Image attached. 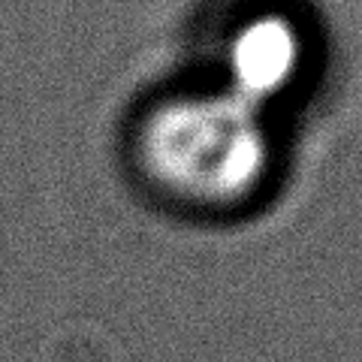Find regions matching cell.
<instances>
[{"label":"cell","instance_id":"obj_1","mask_svg":"<svg viewBox=\"0 0 362 362\" xmlns=\"http://www.w3.org/2000/svg\"><path fill=\"white\" fill-rule=\"evenodd\" d=\"M139 154L145 173L173 197L221 209L257 194L272 173L275 142L263 112L218 88L157 106Z\"/></svg>","mask_w":362,"mask_h":362},{"label":"cell","instance_id":"obj_2","mask_svg":"<svg viewBox=\"0 0 362 362\" xmlns=\"http://www.w3.org/2000/svg\"><path fill=\"white\" fill-rule=\"evenodd\" d=\"M221 61V88L263 112L299 85L308 64V40L296 18L278 9H263L233 28Z\"/></svg>","mask_w":362,"mask_h":362}]
</instances>
